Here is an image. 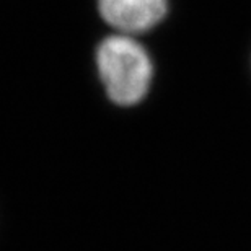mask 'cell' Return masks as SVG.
<instances>
[{
	"label": "cell",
	"mask_w": 251,
	"mask_h": 251,
	"mask_svg": "<svg viewBox=\"0 0 251 251\" xmlns=\"http://www.w3.org/2000/svg\"><path fill=\"white\" fill-rule=\"evenodd\" d=\"M97 67L108 97L121 106L139 103L152 83V61L129 34L109 36L100 44Z\"/></svg>",
	"instance_id": "1"
},
{
	"label": "cell",
	"mask_w": 251,
	"mask_h": 251,
	"mask_svg": "<svg viewBox=\"0 0 251 251\" xmlns=\"http://www.w3.org/2000/svg\"><path fill=\"white\" fill-rule=\"evenodd\" d=\"M103 20L123 34L144 33L162 22L168 0H98Z\"/></svg>",
	"instance_id": "2"
}]
</instances>
